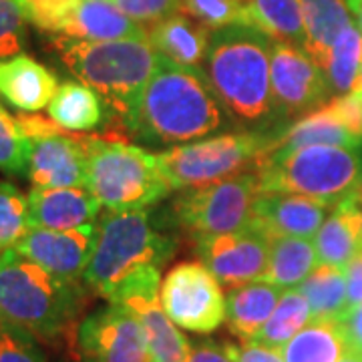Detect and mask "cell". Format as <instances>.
Listing matches in <instances>:
<instances>
[{"mask_svg": "<svg viewBox=\"0 0 362 362\" xmlns=\"http://www.w3.org/2000/svg\"><path fill=\"white\" fill-rule=\"evenodd\" d=\"M181 13L209 30H221L233 25L252 26L250 0H181Z\"/></svg>", "mask_w": 362, "mask_h": 362, "instance_id": "cell-33", "label": "cell"}, {"mask_svg": "<svg viewBox=\"0 0 362 362\" xmlns=\"http://www.w3.org/2000/svg\"><path fill=\"white\" fill-rule=\"evenodd\" d=\"M47 111L59 127L73 133L97 129L105 119L103 99L93 87L81 81H65Z\"/></svg>", "mask_w": 362, "mask_h": 362, "instance_id": "cell-26", "label": "cell"}, {"mask_svg": "<svg viewBox=\"0 0 362 362\" xmlns=\"http://www.w3.org/2000/svg\"><path fill=\"white\" fill-rule=\"evenodd\" d=\"M362 304V250L346 264V314Z\"/></svg>", "mask_w": 362, "mask_h": 362, "instance_id": "cell-41", "label": "cell"}, {"mask_svg": "<svg viewBox=\"0 0 362 362\" xmlns=\"http://www.w3.org/2000/svg\"><path fill=\"white\" fill-rule=\"evenodd\" d=\"M252 26L274 40L304 45L302 0H250Z\"/></svg>", "mask_w": 362, "mask_h": 362, "instance_id": "cell-31", "label": "cell"}, {"mask_svg": "<svg viewBox=\"0 0 362 362\" xmlns=\"http://www.w3.org/2000/svg\"><path fill=\"white\" fill-rule=\"evenodd\" d=\"M270 75L274 105L282 115H304L332 95L324 71L300 45L274 40Z\"/></svg>", "mask_w": 362, "mask_h": 362, "instance_id": "cell-14", "label": "cell"}, {"mask_svg": "<svg viewBox=\"0 0 362 362\" xmlns=\"http://www.w3.org/2000/svg\"><path fill=\"white\" fill-rule=\"evenodd\" d=\"M59 87L51 71L25 52L0 61V95L23 113L47 109Z\"/></svg>", "mask_w": 362, "mask_h": 362, "instance_id": "cell-19", "label": "cell"}, {"mask_svg": "<svg viewBox=\"0 0 362 362\" xmlns=\"http://www.w3.org/2000/svg\"><path fill=\"white\" fill-rule=\"evenodd\" d=\"M147 40L159 57L183 66H199L209 49V28L185 13H175L147 28Z\"/></svg>", "mask_w": 362, "mask_h": 362, "instance_id": "cell-22", "label": "cell"}, {"mask_svg": "<svg viewBox=\"0 0 362 362\" xmlns=\"http://www.w3.org/2000/svg\"><path fill=\"white\" fill-rule=\"evenodd\" d=\"M97 223L77 230L30 228L16 252L63 280H81L95 247Z\"/></svg>", "mask_w": 362, "mask_h": 362, "instance_id": "cell-16", "label": "cell"}, {"mask_svg": "<svg viewBox=\"0 0 362 362\" xmlns=\"http://www.w3.org/2000/svg\"><path fill=\"white\" fill-rule=\"evenodd\" d=\"M161 306L181 330L211 334L226 320V296L204 262H181L161 280Z\"/></svg>", "mask_w": 362, "mask_h": 362, "instance_id": "cell-11", "label": "cell"}, {"mask_svg": "<svg viewBox=\"0 0 362 362\" xmlns=\"http://www.w3.org/2000/svg\"><path fill=\"white\" fill-rule=\"evenodd\" d=\"M223 125V105L206 71L161 57L143 90L135 137L156 143H187L204 139Z\"/></svg>", "mask_w": 362, "mask_h": 362, "instance_id": "cell-2", "label": "cell"}, {"mask_svg": "<svg viewBox=\"0 0 362 362\" xmlns=\"http://www.w3.org/2000/svg\"><path fill=\"white\" fill-rule=\"evenodd\" d=\"M304 45L302 49L320 69H326L338 37L352 25L346 0H302Z\"/></svg>", "mask_w": 362, "mask_h": 362, "instance_id": "cell-25", "label": "cell"}, {"mask_svg": "<svg viewBox=\"0 0 362 362\" xmlns=\"http://www.w3.org/2000/svg\"><path fill=\"white\" fill-rule=\"evenodd\" d=\"M350 13L354 14V18H356V26H358V30L362 33V0L356 4V6H354V8H352V11H350Z\"/></svg>", "mask_w": 362, "mask_h": 362, "instance_id": "cell-44", "label": "cell"}, {"mask_svg": "<svg viewBox=\"0 0 362 362\" xmlns=\"http://www.w3.org/2000/svg\"><path fill=\"white\" fill-rule=\"evenodd\" d=\"M358 141L349 127L342 123V119L337 113L332 101L324 103L322 107L308 111L286 127L282 133H274L270 143V153L282 151V149H298L308 145H334V147H350L358 149Z\"/></svg>", "mask_w": 362, "mask_h": 362, "instance_id": "cell-23", "label": "cell"}, {"mask_svg": "<svg viewBox=\"0 0 362 362\" xmlns=\"http://www.w3.org/2000/svg\"><path fill=\"white\" fill-rule=\"evenodd\" d=\"M328 209L320 202L296 194L259 192L252 211L254 230L276 238H306L310 240L328 218Z\"/></svg>", "mask_w": 362, "mask_h": 362, "instance_id": "cell-17", "label": "cell"}, {"mask_svg": "<svg viewBox=\"0 0 362 362\" xmlns=\"http://www.w3.org/2000/svg\"><path fill=\"white\" fill-rule=\"evenodd\" d=\"M318 254L312 240L276 238L272 240L270 259L262 280L280 286L282 290L298 288L318 266Z\"/></svg>", "mask_w": 362, "mask_h": 362, "instance_id": "cell-27", "label": "cell"}, {"mask_svg": "<svg viewBox=\"0 0 362 362\" xmlns=\"http://www.w3.org/2000/svg\"><path fill=\"white\" fill-rule=\"evenodd\" d=\"M85 187L109 211L153 206L171 192L159 159L127 139L83 135Z\"/></svg>", "mask_w": 362, "mask_h": 362, "instance_id": "cell-5", "label": "cell"}, {"mask_svg": "<svg viewBox=\"0 0 362 362\" xmlns=\"http://www.w3.org/2000/svg\"><path fill=\"white\" fill-rule=\"evenodd\" d=\"M324 75L334 95L362 90V33L356 23H352L334 42Z\"/></svg>", "mask_w": 362, "mask_h": 362, "instance_id": "cell-30", "label": "cell"}, {"mask_svg": "<svg viewBox=\"0 0 362 362\" xmlns=\"http://www.w3.org/2000/svg\"><path fill=\"white\" fill-rule=\"evenodd\" d=\"M73 338L85 362H151L143 326L119 304L85 316Z\"/></svg>", "mask_w": 362, "mask_h": 362, "instance_id": "cell-13", "label": "cell"}, {"mask_svg": "<svg viewBox=\"0 0 362 362\" xmlns=\"http://www.w3.org/2000/svg\"><path fill=\"white\" fill-rule=\"evenodd\" d=\"M77 40L147 39V30L125 13L113 0H78L73 13L57 33Z\"/></svg>", "mask_w": 362, "mask_h": 362, "instance_id": "cell-20", "label": "cell"}, {"mask_svg": "<svg viewBox=\"0 0 362 362\" xmlns=\"http://www.w3.org/2000/svg\"><path fill=\"white\" fill-rule=\"evenodd\" d=\"M358 2H361V0H346V4H349L350 11H352V8H354V6H356Z\"/></svg>", "mask_w": 362, "mask_h": 362, "instance_id": "cell-47", "label": "cell"}, {"mask_svg": "<svg viewBox=\"0 0 362 362\" xmlns=\"http://www.w3.org/2000/svg\"><path fill=\"white\" fill-rule=\"evenodd\" d=\"M187 362H233L226 346H218L216 342H199L195 344Z\"/></svg>", "mask_w": 362, "mask_h": 362, "instance_id": "cell-43", "label": "cell"}, {"mask_svg": "<svg viewBox=\"0 0 362 362\" xmlns=\"http://www.w3.org/2000/svg\"><path fill=\"white\" fill-rule=\"evenodd\" d=\"M270 143L272 135L264 131H233L175 145L157 159L171 189H195L242 173L270 153Z\"/></svg>", "mask_w": 362, "mask_h": 362, "instance_id": "cell-8", "label": "cell"}, {"mask_svg": "<svg viewBox=\"0 0 362 362\" xmlns=\"http://www.w3.org/2000/svg\"><path fill=\"white\" fill-rule=\"evenodd\" d=\"M52 51L71 75L103 99L123 135L137 133L143 90L153 77L159 54L147 39L77 40L54 35Z\"/></svg>", "mask_w": 362, "mask_h": 362, "instance_id": "cell-1", "label": "cell"}, {"mask_svg": "<svg viewBox=\"0 0 362 362\" xmlns=\"http://www.w3.org/2000/svg\"><path fill=\"white\" fill-rule=\"evenodd\" d=\"M30 230L28 197L13 183L0 181V254L14 250Z\"/></svg>", "mask_w": 362, "mask_h": 362, "instance_id": "cell-34", "label": "cell"}, {"mask_svg": "<svg viewBox=\"0 0 362 362\" xmlns=\"http://www.w3.org/2000/svg\"><path fill=\"white\" fill-rule=\"evenodd\" d=\"M259 195L256 171H242L206 187L187 189L175 202V220L195 240L232 233L252 226V211Z\"/></svg>", "mask_w": 362, "mask_h": 362, "instance_id": "cell-9", "label": "cell"}, {"mask_svg": "<svg viewBox=\"0 0 362 362\" xmlns=\"http://www.w3.org/2000/svg\"><path fill=\"white\" fill-rule=\"evenodd\" d=\"M361 93H362V90H361Z\"/></svg>", "mask_w": 362, "mask_h": 362, "instance_id": "cell-48", "label": "cell"}, {"mask_svg": "<svg viewBox=\"0 0 362 362\" xmlns=\"http://www.w3.org/2000/svg\"><path fill=\"white\" fill-rule=\"evenodd\" d=\"M340 362H362V356L361 354H354V352H349V350H346V354L340 358Z\"/></svg>", "mask_w": 362, "mask_h": 362, "instance_id": "cell-45", "label": "cell"}, {"mask_svg": "<svg viewBox=\"0 0 362 362\" xmlns=\"http://www.w3.org/2000/svg\"><path fill=\"white\" fill-rule=\"evenodd\" d=\"M259 192H282L312 197L337 207L356 195L362 181V153L350 147L308 145L282 149L254 163Z\"/></svg>", "mask_w": 362, "mask_h": 362, "instance_id": "cell-6", "label": "cell"}, {"mask_svg": "<svg viewBox=\"0 0 362 362\" xmlns=\"http://www.w3.org/2000/svg\"><path fill=\"white\" fill-rule=\"evenodd\" d=\"M16 121L30 143L26 175L35 187L85 185L83 135L65 131L51 117L37 113H23Z\"/></svg>", "mask_w": 362, "mask_h": 362, "instance_id": "cell-10", "label": "cell"}, {"mask_svg": "<svg viewBox=\"0 0 362 362\" xmlns=\"http://www.w3.org/2000/svg\"><path fill=\"white\" fill-rule=\"evenodd\" d=\"M0 362H47V354L37 338L0 322Z\"/></svg>", "mask_w": 362, "mask_h": 362, "instance_id": "cell-37", "label": "cell"}, {"mask_svg": "<svg viewBox=\"0 0 362 362\" xmlns=\"http://www.w3.org/2000/svg\"><path fill=\"white\" fill-rule=\"evenodd\" d=\"M25 11L28 23L45 30L57 35L66 21V16L73 13L78 0H18Z\"/></svg>", "mask_w": 362, "mask_h": 362, "instance_id": "cell-38", "label": "cell"}, {"mask_svg": "<svg viewBox=\"0 0 362 362\" xmlns=\"http://www.w3.org/2000/svg\"><path fill=\"white\" fill-rule=\"evenodd\" d=\"M223 346L233 362H284L282 349H272L256 340H247L242 344L226 342Z\"/></svg>", "mask_w": 362, "mask_h": 362, "instance_id": "cell-40", "label": "cell"}, {"mask_svg": "<svg viewBox=\"0 0 362 362\" xmlns=\"http://www.w3.org/2000/svg\"><path fill=\"white\" fill-rule=\"evenodd\" d=\"M284 290L266 280L232 288L226 296V322L233 337L242 342L254 340L268 322Z\"/></svg>", "mask_w": 362, "mask_h": 362, "instance_id": "cell-24", "label": "cell"}, {"mask_svg": "<svg viewBox=\"0 0 362 362\" xmlns=\"http://www.w3.org/2000/svg\"><path fill=\"white\" fill-rule=\"evenodd\" d=\"M28 197L30 228L77 230L95 223L101 204L85 185L81 187H33Z\"/></svg>", "mask_w": 362, "mask_h": 362, "instance_id": "cell-18", "label": "cell"}, {"mask_svg": "<svg viewBox=\"0 0 362 362\" xmlns=\"http://www.w3.org/2000/svg\"><path fill=\"white\" fill-rule=\"evenodd\" d=\"M175 252L173 240L151 226L143 209L99 216L95 247L83 272V284L105 300L143 268H161Z\"/></svg>", "mask_w": 362, "mask_h": 362, "instance_id": "cell-7", "label": "cell"}, {"mask_svg": "<svg viewBox=\"0 0 362 362\" xmlns=\"http://www.w3.org/2000/svg\"><path fill=\"white\" fill-rule=\"evenodd\" d=\"M26 25L28 18L18 0H0V61L23 52Z\"/></svg>", "mask_w": 362, "mask_h": 362, "instance_id": "cell-36", "label": "cell"}, {"mask_svg": "<svg viewBox=\"0 0 362 362\" xmlns=\"http://www.w3.org/2000/svg\"><path fill=\"white\" fill-rule=\"evenodd\" d=\"M85 286L63 280L16 250L0 254V322L21 328L42 342L77 330Z\"/></svg>", "mask_w": 362, "mask_h": 362, "instance_id": "cell-3", "label": "cell"}, {"mask_svg": "<svg viewBox=\"0 0 362 362\" xmlns=\"http://www.w3.org/2000/svg\"><path fill=\"white\" fill-rule=\"evenodd\" d=\"M298 290L310 304L312 320L340 322L346 316V268L318 264Z\"/></svg>", "mask_w": 362, "mask_h": 362, "instance_id": "cell-29", "label": "cell"}, {"mask_svg": "<svg viewBox=\"0 0 362 362\" xmlns=\"http://www.w3.org/2000/svg\"><path fill=\"white\" fill-rule=\"evenodd\" d=\"M310 322L312 312L308 300L298 288H290V290H284L268 322L262 326V330L254 340L272 349H282L288 340H292Z\"/></svg>", "mask_w": 362, "mask_h": 362, "instance_id": "cell-32", "label": "cell"}, {"mask_svg": "<svg viewBox=\"0 0 362 362\" xmlns=\"http://www.w3.org/2000/svg\"><path fill=\"white\" fill-rule=\"evenodd\" d=\"M272 240L254 228L240 232L211 235L197 242V254L223 288H238L262 280L268 259Z\"/></svg>", "mask_w": 362, "mask_h": 362, "instance_id": "cell-15", "label": "cell"}, {"mask_svg": "<svg viewBox=\"0 0 362 362\" xmlns=\"http://www.w3.org/2000/svg\"><path fill=\"white\" fill-rule=\"evenodd\" d=\"M342 334H344V342H346V350L361 354L362 356V304L356 306L354 310H350L342 320Z\"/></svg>", "mask_w": 362, "mask_h": 362, "instance_id": "cell-42", "label": "cell"}, {"mask_svg": "<svg viewBox=\"0 0 362 362\" xmlns=\"http://www.w3.org/2000/svg\"><path fill=\"white\" fill-rule=\"evenodd\" d=\"M356 199L361 202V206H362V181H361V185H358V189H356Z\"/></svg>", "mask_w": 362, "mask_h": 362, "instance_id": "cell-46", "label": "cell"}, {"mask_svg": "<svg viewBox=\"0 0 362 362\" xmlns=\"http://www.w3.org/2000/svg\"><path fill=\"white\" fill-rule=\"evenodd\" d=\"M314 246L320 264L346 268L350 259L362 250V206L356 195L346 197L324 220L314 235Z\"/></svg>", "mask_w": 362, "mask_h": 362, "instance_id": "cell-21", "label": "cell"}, {"mask_svg": "<svg viewBox=\"0 0 362 362\" xmlns=\"http://www.w3.org/2000/svg\"><path fill=\"white\" fill-rule=\"evenodd\" d=\"M115 6L139 25H156L181 11V0H113Z\"/></svg>", "mask_w": 362, "mask_h": 362, "instance_id": "cell-39", "label": "cell"}, {"mask_svg": "<svg viewBox=\"0 0 362 362\" xmlns=\"http://www.w3.org/2000/svg\"><path fill=\"white\" fill-rule=\"evenodd\" d=\"M274 39L256 26L216 30L206 54V73L223 109L235 119L259 125L276 113L272 95Z\"/></svg>", "mask_w": 362, "mask_h": 362, "instance_id": "cell-4", "label": "cell"}, {"mask_svg": "<svg viewBox=\"0 0 362 362\" xmlns=\"http://www.w3.org/2000/svg\"><path fill=\"white\" fill-rule=\"evenodd\" d=\"M30 143L16 117L0 107V171L8 175H26Z\"/></svg>", "mask_w": 362, "mask_h": 362, "instance_id": "cell-35", "label": "cell"}, {"mask_svg": "<svg viewBox=\"0 0 362 362\" xmlns=\"http://www.w3.org/2000/svg\"><path fill=\"white\" fill-rule=\"evenodd\" d=\"M161 268L151 266L133 274L115 290L109 304H119L139 320L151 362H187L192 344L161 306Z\"/></svg>", "mask_w": 362, "mask_h": 362, "instance_id": "cell-12", "label": "cell"}, {"mask_svg": "<svg viewBox=\"0 0 362 362\" xmlns=\"http://www.w3.org/2000/svg\"><path fill=\"white\" fill-rule=\"evenodd\" d=\"M284 362H340L346 354L342 326L337 320H312L282 346Z\"/></svg>", "mask_w": 362, "mask_h": 362, "instance_id": "cell-28", "label": "cell"}]
</instances>
